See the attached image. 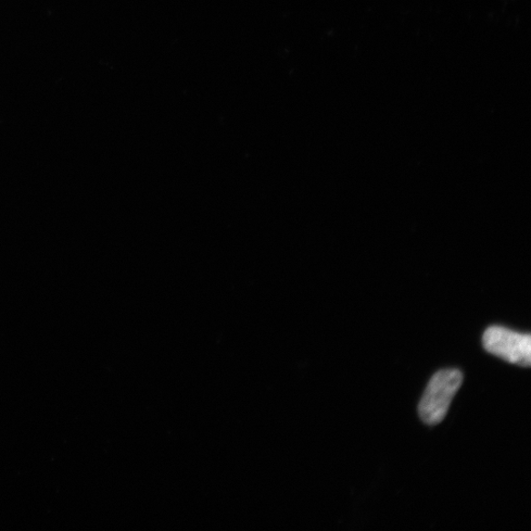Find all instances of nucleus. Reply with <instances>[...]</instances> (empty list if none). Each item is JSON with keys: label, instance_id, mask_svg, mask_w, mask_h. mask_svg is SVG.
Here are the masks:
<instances>
[{"label": "nucleus", "instance_id": "nucleus-1", "mask_svg": "<svg viewBox=\"0 0 531 531\" xmlns=\"http://www.w3.org/2000/svg\"><path fill=\"white\" fill-rule=\"evenodd\" d=\"M463 381V375L458 370H441L432 378L419 407L424 423L437 425L445 419Z\"/></svg>", "mask_w": 531, "mask_h": 531}, {"label": "nucleus", "instance_id": "nucleus-2", "mask_svg": "<svg viewBox=\"0 0 531 531\" xmlns=\"http://www.w3.org/2000/svg\"><path fill=\"white\" fill-rule=\"evenodd\" d=\"M485 350L511 364L530 368L531 337L501 326H492L484 334Z\"/></svg>", "mask_w": 531, "mask_h": 531}]
</instances>
